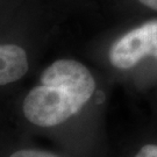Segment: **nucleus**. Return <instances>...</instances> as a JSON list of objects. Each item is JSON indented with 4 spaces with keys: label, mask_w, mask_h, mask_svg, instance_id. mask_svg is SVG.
<instances>
[{
    "label": "nucleus",
    "mask_w": 157,
    "mask_h": 157,
    "mask_svg": "<svg viewBox=\"0 0 157 157\" xmlns=\"http://www.w3.org/2000/svg\"><path fill=\"white\" fill-rule=\"evenodd\" d=\"M27 52L17 44H0V86L15 83L28 72Z\"/></svg>",
    "instance_id": "7ed1b4c3"
},
{
    "label": "nucleus",
    "mask_w": 157,
    "mask_h": 157,
    "mask_svg": "<svg viewBox=\"0 0 157 157\" xmlns=\"http://www.w3.org/2000/svg\"><path fill=\"white\" fill-rule=\"evenodd\" d=\"M134 157H157V144L149 143L143 146Z\"/></svg>",
    "instance_id": "39448f33"
},
{
    "label": "nucleus",
    "mask_w": 157,
    "mask_h": 157,
    "mask_svg": "<svg viewBox=\"0 0 157 157\" xmlns=\"http://www.w3.org/2000/svg\"><path fill=\"white\" fill-rule=\"evenodd\" d=\"M147 56L157 59V20H150L129 30L112 44L108 58L114 67L128 70Z\"/></svg>",
    "instance_id": "f03ea898"
},
{
    "label": "nucleus",
    "mask_w": 157,
    "mask_h": 157,
    "mask_svg": "<svg viewBox=\"0 0 157 157\" xmlns=\"http://www.w3.org/2000/svg\"><path fill=\"white\" fill-rule=\"evenodd\" d=\"M139 1L154 11H157V0H139Z\"/></svg>",
    "instance_id": "423d86ee"
},
{
    "label": "nucleus",
    "mask_w": 157,
    "mask_h": 157,
    "mask_svg": "<svg viewBox=\"0 0 157 157\" xmlns=\"http://www.w3.org/2000/svg\"><path fill=\"white\" fill-rule=\"evenodd\" d=\"M95 79L83 63L57 59L44 69L40 84L25 97L22 113L34 126L51 128L78 114L95 91Z\"/></svg>",
    "instance_id": "f257e3e1"
},
{
    "label": "nucleus",
    "mask_w": 157,
    "mask_h": 157,
    "mask_svg": "<svg viewBox=\"0 0 157 157\" xmlns=\"http://www.w3.org/2000/svg\"><path fill=\"white\" fill-rule=\"evenodd\" d=\"M10 157H59L58 155L54 154L48 150H41V149H33V148H27V149H20L12 154Z\"/></svg>",
    "instance_id": "20e7f679"
}]
</instances>
